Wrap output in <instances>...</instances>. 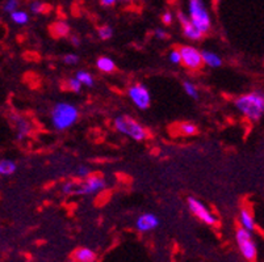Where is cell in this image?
Wrapping results in <instances>:
<instances>
[{
	"mask_svg": "<svg viewBox=\"0 0 264 262\" xmlns=\"http://www.w3.org/2000/svg\"><path fill=\"white\" fill-rule=\"evenodd\" d=\"M179 131L183 135H195L197 133V127L191 122H183L179 125Z\"/></svg>",
	"mask_w": 264,
	"mask_h": 262,
	"instance_id": "obj_21",
	"label": "cell"
},
{
	"mask_svg": "<svg viewBox=\"0 0 264 262\" xmlns=\"http://www.w3.org/2000/svg\"><path fill=\"white\" fill-rule=\"evenodd\" d=\"M96 66L101 72H105V74H110L116 70V64H114L113 60L110 58H107V57H100L97 59Z\"/></svg>",
	"mask_w": 264,
	"mask_h": 262,
	"instance_id": "obj_17",
	"label": "cell"
},
{
	"mask_svg": "<svg viewBox=\"0 0 264 262\" xmlns=\"http://www.w3.org/2000/svg\"><path fill=\"white\" fill-rule=\"evenodd\" d=\"M76 79L79 80L82 85H86V87H93L95 85V79H93V76L87 72V71H78L76 72Z\"/></svg>",
	"mask_w": 264,
	"mask_h": 262,
	"instance_id": "obj_19",
	"label": "cell"
},
{
	"mask_svg": "<svg viewBox=\"0 0 264 262\" xmlns=\"http://www.w3.org/2000/svg\"><path fill=\"white\" fill-rule=\"evenodd\" d=\"M105 186H107V181L101 176L89 175L84 179V181L76 183L74 194H93L103 190Z\"/></svg>",
	"mask_w": 264,
	"mask_h": 262,
	"instance_id": "obj_7",
	"label": "cell"
},
{
	"mask_svg": "<svg viewBox=\"0 0 264 262\" xmlns=\"http://www.w3.org/2000/svg\"><path fill=\"white\" fill-rule=\"evenodd\" d=\"M76 183L70 181V182H65L62 185V193L63 194H74L75 193Z\"/></svg>",
	"mask_w": 264,
	"mask_h": 262,
	"instance_id": "obj_24",
	"label": "cell"
},
{
	"mask_svg": "<svg viewBox=\"0 0 264 262\" xmlns=\"http://www.w3.org/2000/svg\"><path fill=\"white\" fill-rule=\"evenodd\" d=\"M202 62L208 64L209 67H213V68H218V67L222 66V59L221 57L217 54H214L212 51H201Z\"/></svg>",
	"mask_w": 264,
	"mask_h": 262,
	"instance_id": "obj_15",
	"label": "cell"
},
{
	"mask_svg": "<svg viewBox=\"0 0 264 262\" xmlns=\"http://www.w3.org/2000/svg\"><path fill=\"white\" fill-rule=\"evenodd\" d=\"M187 203H188L189 210L192 211L193 215H196L201 222H204L208 225H216L217 224V218L214 217L213 214L204 206L195 197H188L187 198Z\"/></svg>",
	"mask_w": 264,
	"mask_h": 262,
	"instance_id": "obj_8",
	"label": "cell"
},
{
	"mask_svg": "<svg viewBox=\"0 0 264 262\" xmlns=\"http://www.w3.org/2000/svg\"><path fill=\"white\" fill-rule=\"evenodd\" d=\"M235 240H237V244H238L242 256L247 261H255L258 250H256L255 242L252 239V233L247 229H244L243 227H239L235 232Z\"/></svg>",
	"mask_w": 264,
	"mask_h": 262,
	"instance_id": "obj_5",
	"label": "cell"
},
{
	"mask_svg": "<svg viewBox=\"0 0 264 262\" xmlns=\"http://www.w3.org/2000/svg\"><path fill=\"white\" fill-rule=\"evenodd\" d=\"M235 106L250 121H259L264 116V92L254 91L238 97Z\"/></svg>",
	"mask_w": 264,
	"mask_h": 262,
	"instance_id": "obj_1",
	"label": "cell"
},
{
	"mask_svg": "<svg viewBox=\"0 0 264 262\" xmlns=\"http://www.w3.org/2000/svg\"><path fill=\"white\" fill-rule=\"evenodd\" d=\"M183 87H184L185 93H187L188 96H191L192 99H198V92H197V88L195 87V84L189 83V81H184Z\"/></svg>",
	"mask_w": 264,
	"mask_h": 262,
	"instance_id": "obj_22",
	"label": "cell"
},
{
	"mask_svg": "<svg viewBox=\"0 0 264 262\" xmlns=\"http://www.w3.org/2000/svg\"><path fill=\"white\" fill-rule=\"evenodd\" d=\"M17 7H19V0H8L4 5V11L5 12L12 13L16 11Z\"/></svg>",
	"mask_w": 264,
	"mask_h": 262,
	"instance_id": "obj_25",
	"label": "cell"
},
{
	"mask_svg": "<svg viewBox=\"0 0 264 262\" xmlns=\"http://www.w3.org/2000/svg\"><path fill=\"white\" fill-rule=\"evenodd\" d=\"M154 34H155V37L159 38V40H164V38H167V36H168V34L166 33V30H163V29H155Z\"/></svg>",
	"mask_w": 264,
	"mask_h": 262,
	"instance_id": "obj_32",
	"label": "cell"
},
{
	"mask_svg": "<svg viewBox=\"0 0 264 262\" xmlns=\"http://www.w3.org/2000/svg\"><path fill=\"white\" fill-rule=\"evenodd\" d=\"M79 117V110L75 105L68 102H58L51 110V123L55 130L63 131V130L71 127Z\"/></svg>",
	"mask_w": 264,
	"mask_h": 262,
	"instance_id": "obj_2",
	"label": "cell"
},
{
	"mask_svg": "<svg viewBox=\"0 0 264 262\" xmlns=\"http://www.w3.org/2000/svg\"><path fill=\"white\" fill-rule=\"evenodd\" d=\"M50 32L55 38H63L68 36V33H70V26L65 21H58V22H54L51 25Z\"/></svg>",
	"mask_w": 264,
	"mask_h": 262,
	"instance_id": "obj_16",
	"label": "cell"
},
{
	"mask_svg": "<svg viewBox=\"0 0 264 262\" xmlns=\"http://www.w3.org/2000/svg\"><path fill=\"white\" fill-rule=\"evenodd\" d=\"M172 19H174V16H172L171 13L166 12L163 15V17H162V21H163V24H166V25H171Z\"/></svg>",
	"mask_w": 264,
	"mask_h": 262,
	"instance_id": "obj_31",
	"label": "cell"
},
{
	"mask_svg": "<svg viewBox=\"0 0 264 262\" xmlns=\"http://www.w3.org/2000/svg\"><path fill=\"white\" fill-rule=\"evenodd\" d=\"M181 63L189 70H198L202 66L201 51H198L193 46H181L180 49Z\"/></svg>",
	"mask_w": 264,
	"mask_h": 262,
	"instance_id": "obj_9",
	"label": "cell"
},
{
	"mask_svg": "<svg viewBox=\"0 0 264 262\" xmlns=\"http://www.w3.org/2000/svg\"><path fill=\"white\" fill-rule=\"evenodd\" d=\"M189 20L202 33H208L212 28V21L202 0H189Z\"/></svg>",
	"mask_w": 264,
	"mask_h": 262,
	"instance_id": "obj_4",
	"label": "cell"
},
{
	"mask_svg": "<svg viewBox=\"0 0 264 262\" xmlns=\"http://www.w3.org/2000/svg\"><path fill=\"white\" fill-rule=\"evenodd\" d=\"M177 19L180 21L181 28H183V33L188 40H192V41H198V40H201L204 37V33H202L201 30H198L196 26L193 25L191 20H189L188 17L184 16L183 13L179 12L177 13Z\"/></svg>",
	"mask_w": 264,
	"mask_h": 262,
	"instance_id": "obj_10",
	"label": "cell"
},
{
	"mask_svg": "<svg viewBox=\"0 0 264 262\" xmlns=\"http://www.w3.org/2000/svg\"><path fill=\"white\" fill-rule=\"evenodd\" d=\"M45 8V4H42L40 1H34L33 4L30 5V11L33 13H42Z\"/></svg>",
	"mask_w": 264,
	"mask_h": 262,
	"instance_id": "obj_30",
	"label": "cell"
},
{
	"mask_svg": "<svg viewBox=\"0 0 264 262\" xmlns=\"http://www.w3.org/2000/svg\"><path fill=\"white\" fill-rule=\"evenodd\" d=\"M114 127L118 133L135 141H142L147 138L146 129L129 116H118L114 120Z\"/></svg>",
	"mask_w": 264,
	"mask_h": 262,
	"instance_id": "obj_3",
	"label": "cell"
},
{
	"mask_svg": "<svg viewBox=\"0 0 264 262\" xmlns=\"http://www.w3.org/2000/svg\"><path fill=\"white\" fill-rule=\"evenodd\" d=\"M17 169V165L12 160H1L0 161V175L11 176L13 175Z\"/></svg>",
	"mask_w": 264,
	"mask_h": 262,
	"instance_id": "obj_18",
	"label": "cell"
},
{
	"mask_svg": "<svg viewBox=\"0 0 264 262\" xmlns=\"http://www.w3.org/2000/svg\"><path fill=\"white\" fill-rule=\"evenodd\" d=\"M97 33H99V37H100L101 40H109V38H112V36H113V29H112L110 26L104 25L99 28Z\"/></svg>",
	"mask_w": 264,
	"mask_h": 262,
	"instance_id": "obj_23",
	"label": "cell"
},
{
	"mask_svg": "<svg viewBox=\"0 0 264 262\" xmlns=\"http://www.w3.org/2000/svg\"><path fill=\"white\" fill-rule=\"evenodd\" d=\"M91 175V171H89V168L86 165H80L78 168V176H79L80 179H86L88 176Z\"/></svg>",
	"mask_w": 264,
	"mask_h": 262,
	"instance_id": "obj_29",
	"label": "cell"
},
{
	"mask_svg": "<svg viewBox=\"0 0 264 262\" xmlns=\"http://www.w3.org/2000/svg\"><path fill=\"white\" fill-rule=\"evenodd\" d=\"M11 118H12L13 123H15V126H16V131H17V139L19 141H22L24 138L28 135V134L30 133V130H32V126H30V123L28 121H26L25 118H22L21 116H11Z\"/></svg>",
	"mask_w": 264,
	"mask_h": 262,
	"instance_id": "obj_12",
	"label": "cell"
},
{
	"mask_svg": "<svg viewBox=\"0 0 264 262\" xmlns=\"http://www.w3.org/2000/svg\"><path fill=\"white\" fill-rule=\"evenodd\" d=\"M159 223V218L156 217L155 214L147 212V214H142V215L137 219L135 227H137L139 232H150L153 229L158 228Z\"/></svg>",
	"mask_w": 264,
	"mask_h": 262,
	"instance_id": "obj_11",
	"label": "cell"
},
{
	"mask_svg": "<svg viewBox=\"0 0 264 262\" xmlns=\"http://www.w3.org/2000/svg\"><path fill=\"white\" fill-rule=\"evenodd\" d=\"M118 0H100V3L104 7H109V5H113L114 3H117ZM124 1H128V0H124Z\"/></svg>",
	"mask_w": 264,
	"mask_h": 262,
	"instance_id": "obj_33",
	"label": "cell"
},
{
	"mask_svg": "<svg viewBox=\"0 0 264 262\" xmlns=\"http://www.w3.org/2000/svg\"><path fill=\"white\" fill-rule=\"evenodd\" d=\"M78 62H79V57L76 54H67L65 57V63L68 66H75Z\"/></svg>",
	"mask_w": 264,
	"mask_h": 262,
	"instance_id": "obj_28",
	"label": "cell"
},
{
	"mask_svg": "<svg viewBox=\"0 0 264 262\" xmlns=\"http://www.w3.org/2000/svg\"><path fill=\"white\" fill-rule=\"evenodd\" d=\"M11 19H12L13 22H16L19 25H24L29 21V16L26 15L25 12L22 11H15V12L11 13Z\"/></svg>",
	"mask_w": 264,
	"mask_h": 262,
	"instance_id": "obj_20",
	"label": "cell"
},
{
	"mask_svg": "<svg viewBox=\"0 0 264 262\" xmlns=\"http://www.w3.org/2000/svg\"><path fill=\"white\" fill-rule=\"evenodd\" d=\"M239 222H241V227H243L244 229H247L250 232H252L255 229V222H254L251 212L248 211L247 208H242L241 210Z\"/></svg>",
	"mask_w": 264,
	"mask_h": 262,
	"instance_id": "obj_14",
	"label": "cell"
},
{
	"mask_svg": "<svg viewBox=\"0 0 264 262\" xmlns=\"http://www.w3.org/2000/svg\"><path fill=\"white\" fill-rule=\"evenodd\" d=\"M170 60L174 64H180L181 63V57H180V51L179 50H172L170 53Z\"/></svg>",
	"mask_w": 264,
	"mask_h": 262,
	"instance_id": "obj_27",
	"label": "cell"
},
{
	"mask_svg": "<svg viewBox=\"0 0 264 262\" xmlns=\"http://www.w3.org/2000/svg\"><path fill=\"white\" fill-rule=\"evenodd\" d=\"M68 87H70V89H71L72 92L78 93V92H80V89H82V83H80L76 78H72V79L68 80Z\"/></svg>",
	"mask_w": 264,
	"mask_h": 262,
	"instance_id": "obj_26",
	"label": "cell"
},
{
	"mask_svg": "<svg viewBox=\"0 0 264 262\" xmlns=\"http://www.w3.org/2000/svg\"><path fill=\"white\" fill-rule=\"evenodd\" d=\"M71 43L74 46H79L80 45V40L79 37H76V36H74V37H71Z\"/></svg>",
	"mask_w": 264,
	"mask_h": 262,
	"instance_id": "obj_34",
	"label": "cell"
},
{
	"mask_svg": "<svg viewBox=\"0 0 264 262\" xmlns=\"http://www.w3.org/2000/svg\"><path fill=\"white\" fill-rule=\"evenodd\" d=\"M220 1H221V0H216V3H220Z\"/></svg>",
	"mask_w": 264,
	"mask_h": 262,
	"instance_id": "obj_35",
	"label": "cell"
},
{
	"mask_svg": "<svg viewBox=\"0 0 264 262\" xmlns=\"http://www.w3.org/2000/svg\"><path fill=\"white\" fill-rule=\"evenodd\" d=\"M74 260L76 262H95L96 261V253L88 248H79L74 252Z\"/></svg>",
	"mask_w": 264,
	"mask_h": 262,
	"instance_id": "obj_13",
	"label": "cell"
},
{
	"mask_svg": "<svg viewBox=\"0 0 264 262\" xmlns=\"http://www.w3.org/2000/svg\"><path fill=\"white\" fill-rule=\"evenodd\" d=\"M128 95H129L130 100L133 101V104L138 109H141V110H146L150 106V92H149V89L143 84H133L128 89Z\"/></svg>",
	"mask_w": 264,
	"mask_h": 262,
	"instance_id": "obj_6",
	"label": "cell"
}]
</instances>
